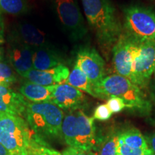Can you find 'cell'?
<instances>
[{
    "mask_svg": "<svg viewBox=\"0 0 155 155\" xmlns=\"http://www.w3.org/2000/svg\"><path fill=\"white\" fill-rule=\"evenodd\" d=\"M88 25L103 49H112L121 35L116 9L110 0H81Z\"/></svg>",
    "mask_w": 155,
    "mask_h": 155,
    "instance_id": "1",
    "label": "cell"
},
{
    "mask_svg": "<svg viewBox=\"0 0 155 155\" xmlns=\"http://www.w3.org/2000/svg\"><path fill=\"white\" fill-rule=\"evenodd\" d=\"M0 143L9 155H34L37 148L45 141L21 116L0 114Z\"/></svg>",
    "mask_w": 155,
    "mask_h": 155,
    "instance_id": "2",
    "label": "cell"
},
{
    "mask_svg": "<svg viewBox=\"0 0 155 155\" xmlns=\"http://www.w3.org/2000/svg\"><path fill=\"white\" fill-rule=\"evenodd\" d=\"M95 97L108 99L111 97H119L124 101L126 108L140 113H148L151 104L141 88L130 80L118 74L105 76L100 82L93 86Z\"/></svg>",
    "mask_w": 155,
    "mask_h": 155,
    "instance_id": "3",
    "label": "cell"
},
{
    "mask_svg": "<svg viewBox=\"0 0 155 155\" xmlns=\"http://www.w3.org/2000/svg\"><path fill=\"white\" fill-rule=\"evenodd\" d=\"M61 134L69 147L86 151H92L96 147L94 119L81 109L71 111L64 116Z\"/></svg>",
    "mask_w": 155,
    "mask_h": 155,
    "instance_id": "4",
    "label": "cell"
},
{
    "mask_svg": "<svg viewBox=\"0 0 155 155\" xmlns=\"http://www.w3.org/2000/svg\"><path fill=\"white\" fill-rule=\"evenodd\" d=\"M25 116L32 131L40 138H56L62 136L64 113L51 102L28 103Z\"/></svg>",
    "mask_w": 155,
    "mask_h": 155,
    "instance_id": "5",
    "label": "cell"
},
{
    "mask_svg": "<svg viewBox=\"0 0 155 155\" xmlns=\"http://www.w3.org/2000/svg\"><path fill=\"white\" fill-rule=\"evenodd\" d=\"M124 17L127 35L139 42L155 41V12L152 9L130 5L124 9Z\"/></svg>",
    "mask_w": 155,
    "mask_h": 155,
    "instance_id": "6",
    "label": "cell"
},
{
    "mask_svg": "<svg viewBox=\"0 0 155 155\" xmlns=\"http://www.w3.org/2000/svg\"><path fill=\"white\" fill-rule=\"evenodd\" d=\"M155 69V41L137 42L134 52V83L141 89L147 88Z\"/></svg>",
    "mask_w": 155,
    "mask_h": 155,
    "instance_id": "7",
    "label": "cell"
},
{
    "mask_svg": "<svg viewBox=\"0 0 155 155\" xmlns=\"http://www.w3.org/2000/svg\"><path fill=\"white\" fill-rule=\"evenodd\" d=\"M137 42L128 35L121 34L111 49L112 63L116 74L129 79L133 83V57Z\"/></svg>",
    "mask_w": 155,
    "mask_h": 155,
    "instance_id": "8",
    "label": "cell"
},
{
    "mask_svg": "<svg viewBox=\"0 0 155 155\" xmlns=\"http://www.w3.org/2000/svg\"><path fill=\"white\" fill-rule=\"evenodd\" d=\"M55 5L61 23L75 40L86 35L87 29L84 19L74 0H55Z\"/></svg>",
    "mask_w": 155,
    "mask_h": 155,
    "instance_id": "9",
    "label": "cell"
},
{
    "mask_svg": "<svg viewBox=\"0 0 155 155\" xmlns=\"http://www.w3.org/2000/svg\"><path fill=\"white\" fill-rule=\"evenodd\" d=\"M75 64L87 75L93 86L106 76L105 61L94 48H81L77 53Z\"/></svg>",
    "mask_w": 155,
    "mask_h": 155,
    "instance_id": "10",
    "label": "cell"
},
{
    "mask_svg": "<svg viewBox=\"0 0 155 155\" xmlns=\"http://www.w3.org/2000/svg\"><path fill=\"white\" fill-rule=\"evenodd\" d=\"M33 48L23 43L14 36L9 39L6 57L12 68L23 76L25 73L33 69Z\"/></svg>",
    "mask_w": 155,
    "mask_h": 155,
    "instance_id": "11",
    "label": "cell"
},
{
    "mask_svg": "<svg viewBox=\"0 0 155 155\" xmlns=\"http://www.w3.org/2000/svg\"><path fill=\"white\" fill-rule=\"evenodd\" d=\"M50 102L61 109L71 111L81 109L86 102V98L81 91L63 83L54 86Z\"/></svg>",
    "mask_w": 155,
    "mask_h": 155,
    "instance_id": "12",
    "label": "cell"
},
{
    "mask_svg": "<svg viewBox=\"0 0 155 155\" xmlns=\"http://www.w3.org/2000/svg\"><path fill=\"white\" fill-rule=\"evenodd\" d=\"M70 73L69 69L63 64L46 71L32 69L23 77L29 82L45 86H55L65 82Z\"/></svg>",
    "mask_w": 155,
    "mask_h": 155,
    "instance_id": "13",
    "label": "cell"
},
{
    "mask_svg": "<svg viewBox=\"0 0 155 155\" xmlns=\"http://www.w3.org/2000/svg\"><path fill=\"white\" fill-rule=\"evenodd\" d=\"M28 102L22 94L15 92L9 86L0 85V114L25 116Z\"/></svg>",
    "mask_w": 155,
    "mask_h": 155,
    "instance_id": "14",
    "label": "cell"
},
{
    "mask_svg": "<svg viewBox=\"0 0 155 155\" xmlns=\"http://www.w3.org/2000/svg\"><path fill=\"white\" fill-rule=\"evenodd\" d=\"M15 37L34 50L48 46L43 32L30 24L19 25Z\"/></svg>",
    "mask_w": 155,
    "mask_h": 155,
    "instance_id": "15",
    "label": "cell"
},
{
    "mask_svg": "<svg viewBox=\"0 0 155 155\" xmlns=\"http://www.w3.org/2000/svg\"><path fill=\"white\" fill-rule=\"evenodd\" d=\"M61 64H63L61 55L48 46L34 50L32 56L33 69L46 71L57 67Z\"/></svg>",
    "mask_w": 155,
    "mask_h": 155,
    "instance_id": "16",
    "label": "cell"
},
{
    "mask_svg": "<svg viewBox=\"0 0 155 155\" xmlns=\"http://www.w3.org/2000/svg\"><path fill=\"white\" fill-rule=\"evenodd\" d=\"M54 86H45L27 82L19 88V93L32 103L50 102Z\"/></svg>",
    "mask_w": 155,
    "mask_h": 155,
    "instance_id": "17",
    "label": "cell"
},
{
    "mask_svg": "<svg viewBox=\"0 0 155 155\" xmlns=\"http://www.w3.org/2000/svg\"><path fill=\"white\" fill-rule=\"evenodd\" d=\"M65 83L95 97L91 83L89 81L87 75L81 71L76 64L73 67L72 71L70 72L68 77Z\"/></svg>",
    "mask_w": 155,
    "mask_h": 155,
    "instance_id": "18",
    "label": "cell"
},
{
    "mask_svg": "<svg viewBox=\"0 0 155 155\" xmlns=\"http://www.w3.org/2000/svg\"><path fill=\"white\" fill-rule=\"evenodd\" d=\"M118 137L122 142L132 148L144 150H150L145 137L143 136L140 131L135 128L127 129L118 134Z\"/></svg>",
    "mask_w": 155,
    "mask_h": 155,
    "instance_id": "19",
    "label": "cell"
},
{
    "mask_svg": "<svg viewBox=\"0 0 155 155\" xmlns=\"http://www.w3.org/2000/svg\"><path fill=\"white\" fill-rule=\"evenodd\" d=\"M28 10L25 0H0V11L12 15H18Z\"/></svg>",
    "mask_w": 155,
    "mask_h": 155,
    "instance_id": "20",
    "label": "cell"
},
{
    "mask_svg": "<svg viewBox=\"0 0 155 155\" xmlns=\"http://www.w3.org/2000/svg\"><path fill=\"white\" fill-rule=\"evenodd\" d=\"M16 80L14 71L5 61L2 50L0 49V85L9 87Z\"/></svg>",
    "mask_w": 155,
    "mask_h": 155,
    "instance_id": "21",
    "label": "cell"
},
{
    "mask_svg": "<svg viewBox=\"0 0 155 155\" xmlns=\"http://www.w3.org/2000/svg\"><path fill=\"white\" fill-rule=\"evenodd\" d=\"M118 135L115 134H112L106 137L101 146L99 155H118Z\"/></svg>",
    "mask_w": 155,
    "mask_h": 155,
    "instance_id": "22",
    "label": "cell"
},
{
    "mask_svg": "<svg viewBox=\"0 0 155 155\" xmlns=\"http://www.w3.org/2000/svg\"><path fill=\"white\" fill-rule=\"evenodd\" d=\"M149 151H150V150H141V149L132 148V147L126 145L119 139L118 141L117 154L119 155H144L145 153Z\"/></svg>",
    "mask_w": 155,
    "mask_h": 155,
    "instance_id": "23",
    "label": "cell"
},
{
    "mask_svg": "<svg viewBox=\"0 0 155 155\" xmlns=\"http://www.w3.org/2000/svg\"><path fill=\"white\" fill-rule=\"evenodd\" d=\"M106 105L112 114H117L126 108L124 101L119 97H111L107 100Z\"/></svg>",
    "mask_w": 155,
    "mask_h": 155,
    "instance_id": "24",
    "label": "cell"
},
{
    "mask_svg": "<svg viewBox=\"0 0 155 155\" xmlns=\"http://www.w3.org/2000/svg\"><path fill=\"white\" fill-rule=\"evenodd\" d=\"M112 113L106 104H101L95 109L94 119L98 121H107L111 117Z\"/></svg>",
    "mask_w": 155,
    "mask_h": 155,
    "instance_id": "25",
    "label": "cell"
},
{
    "mask_svg": "<svg viewBox=\"0 0 155 155\" xmlns=\"http://www.w3.org/2000/svg\"><path fill=\"white\" fill-rule=\"evenodd\" d=\"M34 155H63L58 151L48 147V144H42L40 145L35 152Z\"/></svg>",
    "mask_w": 155,
    "mask_h": 155,
    "instance_id": "26",
    "label": "cell"
},
{
    "mask_svg": "<svg viewBox=\"0 0 155 155\" xmlns=\"http://www.w3.org/2000/svg\"><path fill=\"white\" fill-rule=\"evenodd\" d=\"M62 154L63 155H96L92 151H86L72 148V147H68L63 151Z\"/></svg>",
    "mask_w": 155,
    "mask_h": 155,
    "instance_id": "27",
    "label": "cell"
},
{
    "mask_svg": "<svg viewBox=\"0 0 155 155\" xmlns=\"http://www.w3.org/2000/svg\"><path fill=\"white\" fill-rule=\"evenodd\" d=\"M145 138H146L149 149L155 154V132L147 135Z\"/></svg>",
    "mask_w": 155,
    "mask_h": 155,
    "instance_id": "28",
    "label": "cell"
},
{
    "mask_svg": "<svg viewBox=\"0 0 155 155\" xmlns=\"http://www.w3.org/2000/svg\"><path fill=\"white\" fill-rule=\"evenodd\" d=\"M4 33H5V24H4L3 17L2 16V12L0 11V45L5 42Z\"/></svg>",
    "mask_w": 155,
    "mask_h": 155,
    "instance_id": "29",
    "label": "cell"
},
{
    "mask_svg": "<svg viewBox=\"0 0 155 155\" xmlns=\"http://www.w3.org/2000/svg\"><path fill=\"white\" fill-rule=\"evenodd\" d=\"M0 155H9L8 152L1 143H0Z\"/></svg>",
    "mask_w": 155,
    "mask_h": 155,
    "instance_id": "30",
    "label": "cell"
},
{
    "mask_svg": "<svg viewBox=\"0 0 155 155\" xmlns=\"http://www.w3.org/2000/svg\"><path fill=\"white\" fill-rule=\"evenodd\" d=\"M152 96H153V98H154V100H155V84L152 87Z\"/></svg>",
    "mask_w": 155,
    "mask_h": 155,
    "instance_id": "31",
    "label": "cell"
},
{
    "mask_svg": "<svg viewBox=\"0 0 155 155\" xmlns=\"http://www.w3.org/2000/svg\"><path fill=\"white\" fill-rule=\"evenodd\" d=\"M144 155H155V154L152 152V151L150 150V151H149V152H147L145 153Z\"/></svg>",
    "mask_w": 155,
    "mask_h": 155,
    "instance_id": "32",
    "label": "cell"
},
{
    "mask_svg": "<svg viewBox=\"0 0 155 155\" xmlns=\"http://www.w3.org/2000/svg\"><path fill=\"white\" fill-rule=\"evenodd\" d=\"M154 75H155V69H154Z\"/></svg>",
    "mask_w": 155,
    "mask_h": 155,
    "instance_id": "33",
    "label": "cell"
},
{
    "mask_svg": "<svg viewBox=\"0 0 155 155\" xmlns=\"http://www.w3.org/2000/svg\"><path fill=\"white\" fill-rule=\"evenodd\" d=\"M118 155H119V154H118Z\"/></svg>",
    "mask_w": 155,
    "mask_h": 155,
    "instance_id": "34",
    "label": "cell"
}]
</instances>
